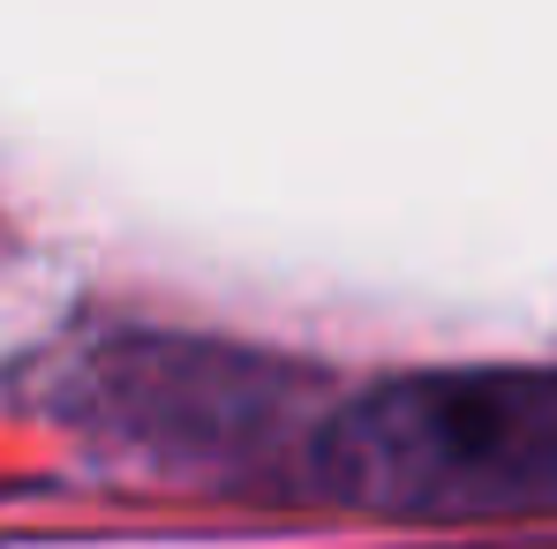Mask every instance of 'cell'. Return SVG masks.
I'll return each instance as SVG.
<instances>
[{"instance_id":"obj_1","label":"cell","mask_w":557,"mask_h":549,"mask_svg":"<svg viewBox=\"0 0 557 549\" xmlns=\"http://www.w3.org/2000/svg\"><path fill=\"white\" fill-rule=\"evenodd\" d=\"M301 497L414 527L557 520V369H430L332 399Z\"/></svg>"},{"instance_id":"obj_2","label":"cell","mask_w":557,"mask_h":549,"mask_svg":"<svg viewBox=\"0 0 557 549\" xmlns=\"http://www.w3.org/2000/svg\"><path fill=\"white\" fill-rule=\"evenodd\" d=\"M332 399L309 369L188 332H113L61 369V422L196 482H294Z\"/></svg>"}]
</instances>
